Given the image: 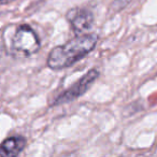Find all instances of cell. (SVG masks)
I'll list each match as a JSON object with an SVG mask.
<instances>
[{
    "label": "cell",
    "mask_w": 157,
    "mask_h": 157,
    "mask_svg": "<svg viewBox=\"0 0 157 157\" xmlns=\"http://www.w3.org/2000/svg\"><path fill=\"white\" fill-rule=\"evenodd\" d=\"M67 18L76 35H83L94 25V14L85 8H74L67 14Z\"/></svg>",
    "instance_id": "cell-4"
},
{
    "label": "cell",
    "mask_w": 157,
    "mask_h": 157,
    "mask_svg": "<svg viewBox=\"0 0 157 157\" xmlns=\"http://www.w3.org/2000/svg\"><path fill=\"white\" fill-rule=\"evenodd\" d=\"M11 46L14 52L24 56H30L40 50L41 43L38 35L30 26L21 25L12 38Z\"/></svg>",
    "instance_id": "cell-2"
},
{
    "label": "cell",
    "mask_w": 157,
    "mask_h": 157,
    "mask_svg": "<svg viewBox=\"0 0 157 157\" xmlns=\"http://www.w3.org/2000/svg\"><path fill=\"white\" fill-rule=\"evenodd\" d=\"M3 55H5V53H3L2 48H0V63H1V61H2V58H3Z\"/></svg>",
    "instance_id": "cell-7"
},
{
    "label": "cell",
    "mask_w": 157,
    "mask_h": 157,
    "mask_svg": "<svg viewBox=\"0 0 157 157\" xmlns=\"http://www.w3.org/2000/svg\"><path fill=\"white\" fill-rule=\"evenodd\" d=\"M131 0H113L112 1V6L111 8L114 10L115 12L121 11L122 9H124L127 5H129Z\"/></svg>",
    "instance_id": "cell-6"
},
{
    "label": "cell",
    "mask_w": 157,
    "mask_h": 157,
    "mask_svg": "<svg viewBox=\"0 0 157 157\" xmlns=\"http://www.w3.org/2000/svg\"><path fill=\"white\" fill-rule=\"evenodd\" d=\"M99 76V71L97 69H90L86 74H84L82 78H80L74 84H72L68 90L63 92L58 97H56L52 102V107L56 105H63L65 103L72 102L75 99L80 98L82 95H84L90 87L95 83Z\"/></svg>",
    "instance_id": "cell-3"
},
{
    "label": "cell",
    "mask_w": 157,
    "mask_h": 157,
    "mask_svg": "<svg viewBox=\"0 0 157 157\" xmlns=\"http://www.w3.org/2000/svg\"><path fill=\"white\" fill-rule=\"evenodd\" d=\"M26 139L22 136H13L7 138L0 144V156L14 157L17 156L26 146Z\"/></svg>",
    "instance_id": "cell-5"
},
{
    "label": "cell",
    "mask_w": 157,
    "mask_h": 157,
    "mask_svg": "<svg viewBox=\"0 0 157 157\" xmlns=\"http://www.w3.org/2000/svg\"><path fill=\"white\" fill-rule=\"evenodd\" d=\"M98 42L94 33H83L72 38L66 43L57 45L48 56V67L53 70H61L71 67L90 53Z\"/></svg>",
    "instance_id": "cell-1"
},
{
    "label": "cell",
    "mask_w": 157,
    "mask_h": 157,
    "mask_svg": "<svg viewBox=\"0 0 157 157\" xmlns=\"http://www.w3.org/2000/svg\"><path fill=\"white\" fill-rule=\"evenodd\" d=\"M13 0H0V5H5V3H10Z\"/></svg>",
    "instance_id": "cell-8"
}]
</instances>
